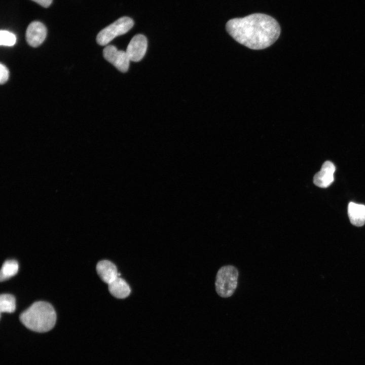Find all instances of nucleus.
Returning a JSON list of instances; mask_svg holds the SVG:
<instances>
[{"mask_svg":"<svg viewBox=\"0 0 365 365\" xmlns=\"http://www.w3.org/2000/svg\"><path fill=\"white\" fill-rule=\"evenodd\" d=\"M335 169V166L332 162L325 161L322 165L320 170L314 175V184L322 188L329 187L334 181Z\"/></svg>","mask_w":365,"mask_h":365,"instance_id":"nucleus-8","label":"nucleus"},{"mask_svg":"<svg viewBox=\"0 0 365 365\" xmlns=\"http://www.w3.org/2000/svg\"><path fill=\"white\" fill-rule=\"evenodd\" d=\"M43 7L47 8L51 4L53 0H31Z\"/></svg>","mask_w":365,"mask_h":365,"instance_id":"nucleus-16","label":"nucleus"},{"mask_svg":"<svg viewBox=\"0 0 365 365\" xmlns=\"http://www.w3.org/2000/svg\"><path fill=\"white\" fill-rule=\"evenodd\" d=\"M238 271L236 267L227 265L221 267L216 274L215 289L221 297L228 298L234 293L237 286Z\"/></svg>","mask_w":365,"mask_h":365,"instance_id":"nucleus-3","label":"nucleus"},{"mask_svg":"<svg viewBox=\"0 0 365 365\" xmlns=\"http://www.w3.org/2000/svg\"><path fill=\"white\" fill-rule=\"evenodd\" d=\"M46 26L39 21H33L29 24L26 31V40L29 45L37 47L41 45L47 36Z\"/></svg>","mask_w":365,"mask_h":365,"instance_id":"nucleus-7","label":"nucleus"},{"mask_svg":"<svg viewBox=\"0 0 365 365\" xmlns=\"http://www.w3.org/2000/svg\"><path fill=\"white\" fill-rule=\"evenodd\" d=\"M21 323L28 329L38 333L50 331L54 326L56 314L53 306L46 302L33 303L19 316Z\"/></svg>","mask_w":365,"mask_h":365,"instance_id":"nucleus-2","label":"nucleus"},{"mask_svg":"<svg viewBox=\"0 0 365 365\" xmlns=\"http://www.w3.org/2000/svg\"><path fill=\"white\" fill-rule=\"evenodd\" d=\"M103 56L120 71L125 72L128 70L130 60L126 52L118 50L113 45H108L103 50Z\"/></svg>","mask_w":365,"mask_h":365,"instance_id":"nucleus-5","label":"nucleus"},{"mask_svg":"<svg viewBox=\"0 0 365 365\" xmlns=\"http://www.w3.org/2000/svg\"><path fill=\"white\" fill-rule=\"evenodd\" d=\"M18 270V264L16 260L6 261L2 267L0 272L1 281L6 280L16 275Z\"/></svg>","mask_w":365,"mask_h":365,"instance_id":"nucleus-12","label":"nucleus"},{"mask_svg":"<svg viewBox=\"0 0 365 365\" xmlns=\"http://www.w3.org/2000/svg\"><path fill=\"white\" fill-rule=\"evenodd\" d=\"M9 76V72L7 67L2 64H0V83L3 85L6 83Z\"/></svg>","mask_w":365,"mask_h":365,"instance_id":"nucleus-15","label":"nucleus"},{"mask_svg":"<svg viewBox=\"0 0 365 365\" xmlns=\"http://www.w3.org/2000/svg\"><path fill=\"white\" fill-rule=\"evenodd\" d=\"M133 25L131 18L121 17L102 29L97 35L96 42L99 45L105 46L116 37L127 33Z\"/></svg>","mask_w":365,"mask_h":365,"instance_id":"nucleus-4","label":"nucleus"},{"mask_svg":"<svg viewBox=\"0 0 365 365\" xmlns=\"http://www.w3.org/2000/svg\"><path fill=\"white\" fill-rule=\"evenodd\" d=\"M226 28L236 41L253 50L271 46L278 39L281 31L276 20L263 13L231 19L227 22Z\"/></svg>","mask_w":365,"mask_h":365,"instance_id":"nucleus-1","label":"nucleus"},{"mask_svg":"<svg viewBox=\"0 0 365 365\" xmlns=\"http://www.w3.org/2000/svg\"><path fill=\"white\" fill-rule=\"evenodd\" d=\"M96 271L101 279L107 284L119 277L116 265L108 260L99 261L96 265Z\"/></svg>","mask_w":365,"mask_h":365,"instance_id":"nucleus-9","label":"nucleus"},{"mask_svg":"<svg viewBox=\"0 0 365 365\" xmlns=\"http://www.w3.org/2000/svg\"><path fill=\"white\" fill-rule=\"evenodd\" d=\"M16 309L15 297L10 294H2L0 296V311L12 313Z\"/></svg>","mask_w":365,"mask_h":365,"instance_id":"nucleus-13","label":"nucleus"},{"mask_svg":"<svg viewBox=\"0 0 365 365\" xmlns=\"http://www.w3.org/2000/svg\"><path fill=\"white\" fill-rule=\"evenodd\" d=\"M147 46L148 41L144 35L138 34L133 36L126 51L130 61L138 62L141 60L145 54Z\"/></svg>","mask_w":365,"mask_h":365,"instance_id":"nucleus-6","label":"nucleus"},{"mask_svg":"<svg viewBox=\"0 0 365 365\" xmlns=\"http://www.w3.org/2000/svg\"><path fill=\"white\" fill-rule=\"evenodd\" d=\"M16 42V35L7 30L0 31V45L1 46H12Z\"/></svg>","mask_w":365,"mask_h":365,"instance_id":"nucleus-14","label":"nucleus"},{"mask_svg":"<svg viewBox=\"0 0 365 365\" xmlns=\"http://www.w3.org/2000/svg\"><path fill=\"white\" fill-rule=\"evenodd\" d=\"M348 214L351 223L357 227L365 224V205L350 202L348 206Z\"/></svg>","mask_w":365,"mask_h":365,"instance_id":"nucleus-10","label":"nucleus"},{"mask_svg":"<svg viewBox=\"0 0 365 365\" xmlns=\"http://www.w3.org/2000/svg\"><path fill=\"white\" fill-rule=\"evenodd\" d=\"M108 290L112 296L118 299H124L130 294V288L123 279L118 277L108 284Z\"/></svg>","mask_w":365,"mask_h":365,"instance_id":"nucleus-11","label":"nucleus"}]
</instances>
